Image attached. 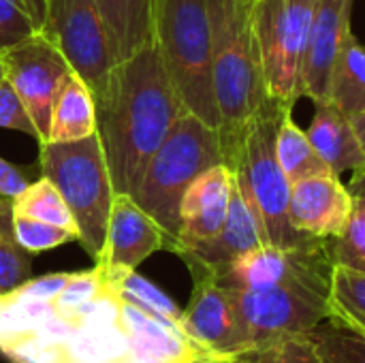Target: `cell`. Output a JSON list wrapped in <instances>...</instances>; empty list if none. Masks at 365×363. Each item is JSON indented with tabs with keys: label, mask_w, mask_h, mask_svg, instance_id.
<instances>
[{
	"label": "cell",
	"mask_w": 365,
	"mask_h": 363,
	"mask_svg": "<svg viewBox=\"0 0 365 363\" xmlns=\"http://www.w3.org/2000/svg\"><path fill=\"white\" fill-rule=\"evenodd\" d=\"M92 94L113 190L133 195L145 165L186 113L156 41L120 60Z\"/></svg>",
	"instance_id": "1"
},
{
	"label": "cell",
	"mask_w": 365,
	"mask_h": 363,
	"mask_svg": "<svg viewBox=\"0 0 365 363\" xmlns=\"http://www.w3.org/2000/svg\"><path fill=\"white\" fill-rule=\"evenodd\" d=\"M284 107L276 101L265 105L240 131L222 137L225 165L237 188L261 220L267 244L295 248L317 237H306L289 220L291 182L276 158V131Z\"/></svg>",
	"instance_id": "2"
},
{
	"label": "cell",
	"mask_w": 365,
	"mask_h": 363,
	"mask_svg": "<svg viewBox=\"0 0 365 363\" xmlns=\"http://www.w3.org/2000/svg\"><path fill=\"white\" fill-rule=\"evenodd\" d=\"M252 9L255 0H207L212 79L222 137L240 131L272 103Z\"/></svg>",
	"instance_id": "3"
},
{
	"label": "cell",
	"mask_w": 365,
	"mask_h": 363,
	"mask_svg": "<svg viewBox=\"0 0 365 363\" xmlns=\"http://www.w3.org/2000/svg\"><path fill=\"white\" fill-rule=\"evenodd\" d=\"M225 163L220 131L192 113H182L145 165L133 199L167 235L173 252L180 235V203L186 188L210 167Z\"/></svg>",
	"instance_id": "4"
},
{
	"label": "cell",
	"mask_w": 365,
	"mask_h": 363,
	"mask_svg": "<svg viewBox=\"0 0 365 363\" xmlns=\"http://www.w3.org/2000/svg\"><path fill=\"white\" fill-rule=\"evenodd\" d=\"M154 41L184 109L220 128L207 0H154Z\"/></svg>",
	"instance_id": "5"
},
{
	"label": "cell",
	"mask_w": 365,
	"mask_h": 363,
	"mask_svg": "<svg viewBox=\"0 0 365 363\" xmlns=\"http://www.w3.org/2000/svg\"><path fill=\"white\" fill-rule=\"evenodd\" d=\"M41 171L64 197L77 227V242L98 261L115 199L98 135L73 143H41Z\"/></svg>",
	"instance_id": "6"
},
{
	"label": "cell",
	"mask_w": 365,
	"mask_h": 363,
	"mask_svg": "<svg viewBox=\"0 0 365 363\" xmlns=\"http://www.w3.org/2000/svg\"><path fill=\"white\" fill-rule=\"evenodd\" d=\"M334 267L331 261H325L269 289H229L246 351L287 336L308 334L329 319Z\"/></svg>",
	"instance_id": "7"
},
{
	"label": "cell",
	"mask_w": 365,
	"mask_h": 363,
	"mask_svg": "<svg viewBox=\"0 0 365 363\" xmlns=\"http://www.w3.org/2000/svg\"><path fill=\"white\" fill-rule=\"evenodd\" d=\"M317 0H255V30L269 98L291 107L302 96V64Z\"/></svg>",
	"instance_id": "8"
},
{
	"label": "cell",
	"mask_w": 365,
	"mask_h": 363,
	"mask_svg": "<svg viewBox=\"0 0 365 363\" xmlns=\"http://www.w3.org/2000/svg\"><path fill=\"white\" fill-rule=\"evenodd\" d=\"M0 62L4 79L17 92L38 131V143H45L51 109L62 86L73 73V66L45 30L2 49Z\"/></svg>",
	"instance_id": "9"
},
{
	"label": "cell",
	"mask_w": 365,
	"mask_h": 363,
	"mask_svg": "<svg viewBox=\"0 0 365 363\" xmlns=\"http://www.w3.org/2000/svg\"><path fill=\"white\" fill-rule=\"evenodd\" d=\"M43 30L92 92L118 64L96 0H47Z\"/></svg>",
	"instance_id": "10"
},
{
	"label": "cell",
	"mask_w": 365,
	"mask_h": 363,
	"mask_svg": "<svg viewBox=\"0 0 365 363\" xmlns=\"http://www.w3.org/2000/svg\"><path fill=\"white\" fill-rule=\"evenodd\" d=\"M195 289L180 327L199 357H235L246 351L244 332L229 289L216 282L212 274L195 272Z\"/></svg>",
	"instance_id": "11"
},
{
	"label": "cell",
	"mask_w": 365,
	"mask_h": 363,
	"mask_svg": "<svg viewBox=\"0 0 365 363\" xmlns=\"http://www.w3.org/2000/svg\"><path fill=\"white\" fill-rule=\"evenodd\" d=\"M158 250H167V235L160 225L139 208L133 195H115L105 248L96 261L103 270V278L107 280L133 272Z\"/></svg>",
	"instance_id": "12"
},
{
	"label": "cell",
	"mask_w": 365,
	"mask_h": 363,
	"mask_svg": "<svg viewBox=\"0 0 365 363\" xmlns=\"http://www.w3.org/2000/svg\"><path fill=\"white\" fill-rule=\"evenodd\" d=\"M355 197L336 173H321L291 186L289 220L306 237L334 240L342 233Z\"/></svg>",
	"instance_id": "13"
},
{
	"label": "cell",
	"mask_w": 365,
	"mask_h": 363,
	"mask_svg": "<svg viewBox=\"0 0 365 363\" xmlns=\"http://www.w3.org/2000/svg\"><path fill=\"white\" fill-rule=\"evenodd\" d=\"M353 0H317L302 64V96L329 103V79L351 28Z\"/></svg>",
	"instance_id": "14"
},
{
	"label": "cell",
	"mask_w": 365,
	"mask_h": 363,
	"mask_svg": "<svg viewBox=\"0 0 365 363\" xmlns=\"http://www.w3.org/2000/svg\"><path fill=\"white\" fill-rule=\"evenodd\" d=\"M233 173L220 163L203 171L184 193L180 203V235L173 252H182L214 237L229 214Z\"/></svg>",
	"instance_id": "15"
},
{
	"label": "cell",
	"mask_w": 365,
	"mask_h": 363,
	"mask_svg": "<svg viewBox=\"0 0 365 363\" xmlns=\"http://www.w3.org/2000/svg\"><path fill=\"white\" fill-rule=\"evenodd\" d=\"M263 244H267V237L261 227V220L255 214V210L248 205V201L244 199L242 190L233 180L231 205L222 229L207 242H201L192 248L178 252V257L184 259V263L190 267V274L195 272L216 274L222 267H227L231 261H235L240 255L255 250Z\"/></svg>",
	"instance_id": "16"
},
{
	"label": "cell",
	"mask_w": 365,
	"mask_h": 363,
	"mask_svg": "<svg viewBox=\"0 0 365 363\" xmlns=\"http://www.w3.org/2000/svg\"><path fill=\"white\" fill-rule=\"evenodd\" d=\"M115 325L124 336L128 351L141 362L190 363L199 357L197 349L178 325L160 321L118 297Z\"/></svg>",
	"instance_id": "17"
},
{
	"label": "cell",
	"mask_w": 365,
	"mask_h": 363,
	"mask_svg": "<svg viewBox=\"0 0 365 363\" xmlns=\"http://www.w3.org/2000/svg\"><path fill=\"white\" fill-rule=\"evenodd\" d=\"M306 135L331 173L342 175L344 171L365 167V150L355 126L334 103H317V111Z\"/></svg>",
	"instance_id": "18"
},
{
	"label": "cell",
	"mask_w": 365,
	"mask_h": 363,
	"mask_svg": "<svg viewBox=\"0 0 365 363\" xmlns=\"http://www.w3.org/2000/svg\"><path fill=\"white\" fill-rule=\"evenodd\" d=\"M115 60L154 41V0H96Z\"/></svg>",
	"instance_id": "19"
},
{
	"label": "cell",
	"mask_w": 365,
	"mask_h": 363,
	"mask_svg": "<svg viewBox=\"0 0 365 363\" xmlns=\"http://www.w3.org/2000/svg\"><path fill=\"white\" fill-rule=\"evenodd\" d=\"M96 133V105L90 86L73 71L49 118L45 143H73ZM41 145V143H38Z\"/></svg>",
	"instance_id": "20"
},
{
	"label": "cell",
	"mask_w": 365,
	"mask_h": 363,
	"mask_svg": "<svg viewBox=\"0 0 365 363\" xmlns=\"http://www.w3.org/2000/svg\"><path fill=\"white\" fill-rule=\"evenodd\" d=\"M329 103L351 120L365 109V43L346 34L329 79Z\"/></svg>",
	"instance_id": "21"
},
{
	"label": "cell",
	"mask_w": 365,
	"mask_h": 363,
	"mask_svg": "<svg viewBox=\"0 0 365 363\" xmlns=\"http://www.w3.org/2000/svg\"><path fill=\"white\" fill-rule=\"evenodd\" d=\"M276 158L284 175L289 178L291 186L310 175L331 173L325 160L317 154L306 131H302L295 124L291 109H284L276 131Z\"/></svg>",
	"instance_id": "22"
},
{
	"label": "cell",
	"mask_w": 365,
	"mask_h": 363,
	"mask_svg": "<svg viewBox=\"0 0 365 363\" xmlns=\"http://www.w3.org/2000/svg\"><path fill=\"white\" fill-rule=\"evenodd\" d=\"M105 285L118 300H124L130 306L180 327L182 310L178 308V304L167 293H163L156 285H152L148 278L137 274V270L124 272L115 278H107Z\"/></svg>",
	"instance_id": "23"
},
{
	"label": "cell",
	"mask_w": 365,
	"mask_h": 363,
	"mask_svg": "<svg viewBox=\"0 0 365 363\" xmlns=\"http://www.w3.org/2000/svg\"><path fill=\"white\" fill-rule=\"evenodd\" d=\"M317 344L321 363H365V334L329 317L308 332Z\"/></svg>",
	"instance_id": "24"
},
{
	"label": "cell",
	"mask_w": 365,
	"mask_h": 363,
	"mask_svg": "<svg viewBox=\"0 0 365 363\" xmlns=\"http://www.w3.org/2000/svg\"><path fill=\"white\" fill-rule=\"evenodd\" d=\"M13 214L36 218L43 223H51V225H60V227L77 231L73 214H71L64 197L60 195L56 184L49 182L47 178H41V180L28 184L13 199Z\"/></svg>",
	"instance_id": "25"
},
{
	"label": "cell",
	"mask_w": 365,
	"mask_h": 363,
	"mask_svg": "<svg viewBox=\"0 0 365 363\" xmlns=\"http://www.w3.org/2000/svg\"><path fill=\"white\" fill-rule=\"evenodd\" d=\"M32 255L26 252L13 229V199L0 197V295L30 280Z\"/></svg>",
	"instance_id": "26"
},
{
	"label": "cell",
	"mask_w": 365,
	"mask_h": 363,
	"mask_svg": "<svg viewBox=\"0 0 365 363\" xmlns=\"http://www.w3.org/2000/svg\"><path fill=\"white\" fill-rule=\"evenodd\" d=\"M105 293H107V285L103 278V270L98 265L88 272H75L66 282V287L51 302L56 321L73 325L75 317L88 306H92L94 302H98Z\"/></svg>",
	"instance_id": "27"
},
{
	"label": "cell",
	"mask_w": 365,
	"mask_h": 363,
	"mask_svg": "<svg viewBox=\"0 0 365 363\" xmlns=\"http://www.w3.org/2000/svg\"><path fill=\"white\" fill-rule=\"evenodd\" d=\"M331 317L365 334V274L338 265L334 267Z\"/></svg>",
	"instance_id": "28"
},
{
	"label": "cell",
	"mask_w": 365,
	"mask_h": 363,
	"mask_svg": "<svg viewBox=\"0 0 365 363\" xmlns=\"http://www.w3.org/2000/svg\"><path fill=\"white\" fill-rule=\"evenodd\" d=\"M331 259L338 267L365 274V197H355L342 233L331 240Z\"/></svg>",
	"instance_id": "29"
},
{
	"label": "cell",
	"mask_w": 365,
	"mask_h": 363,
	"mask_svg": "<svg viewBox=\"0 0 365 363\" xmlns=\"http://www.w3.org/2000/svg\"><path fill=\"white\" fill-rule=\"evenodd\" d=\"M231 359L235 363H321L317 344L312 342L308 334L287 336V338L255 347Z\"/></svg>",
	"instance_id": "30"
},
{
	"label": "cell",
	"mask_w": 365,
	"mask_h": 363,
	"mask_svg": "<svg viewBox=\"0 0 365 363\" xmlns=\"http://www.w3.org/2000/svg\"><path fill=\"white\" fill-rule=\"evenodd\" d=\"M13 229H15V237L19 246L30 255H38L51 248L64 246L68 242H77L75 229H66V227L43 223V220L28 218V216L13 214Z\"/></svg>",
	"instance_id": "31"
},
{
	"label": "cell",
	"mask_w": 365,
	"mask_h": 363,
	"mask_svg": "<svg viewBox=\"0 0 365 363\" xmlns=\"http://www.w3.org/2000/svg\"><path fill=\"white\" fill-rule=\"evenodd\" d=\"M41 30L26 0H0V51Z\"/></svg>",
	"instance_id": "32"
},
{
	"label": "cell",
	"mask_w": 365,
	"mask_h": 363,
	"mask_svg": "<svg viewBox=\"0 0 365 363\" xmlns=\"http://www.w3.org/2000/svg\"><path fill=\"white\" fill-rule=\"evenodd\" d=\"M0 128L17 131L38 141V131L26 105L21 103V98L17 96V92L11 88L6 79H0Z\"/></svg>",
	"instance_id": "33"
},
{
	"label": "cell",
	"mask_w": 365,
	"mask_h": 363,
	"mask_svg": "<svg viewBox=\"0 0 365 363\" xmlns=\"http://www.w3.org/2000/svg\"><path fill=\"white\" fill-rule=\"evenodd\" d=\"M73 274H47L41 278H30L15 291L0 295L9 302H24V304H51L56 295L66 287Z\"/></svg>",
	"instance_id": "34"
},
{
	"label": "cell",
	"mask_w": 365,
	"mask_h": 363,
	"mask_svg": "<svg viewBox=\"0 0 365 363\" xmlns=\"http://www.w3.org/2000/svg\"><path fill=\"white\" fill-rule=\"evenodd\" d=\"M30 182L26 180L24 171L0 156V197L15 199Z\"/></svg>",
	"instance_id": "35"
},
{
	"label": "cell",
	"mask_w": 365,
	"mask_h": 363,
	"mask_svg": "<svg viewBox=\"0 0 365 363\" xmlns=\"http://www.w3.org/2000/svg\"><path fill=\"white\" fill-rule=\"evenodd\" d=\"M349 190L353 193V197H365V167L355 171V175L349 184Z\"/></svg>",
	"instance_id": "36"
},
{
	"label": "cell",
	"mask_w": 365,
	"mask_h": 363,
	"mask_svg": "<svg viewBox=\"0 0 365 363\" xmlns=\"http://www.w3.org/2000/svg\"><path fill=\"white\" fill-rule=\"evenodd\" d=\"M30 11L34 13L36 21L41 24V30H43V24H45V11H47V0H26Z\"/></svg>",
	"instance_id": "37"
},
{
	"label": "cell",
	"mask_w": 365,
	"mask_h": 363,
	"mask_svg": "<svg viewBox=\"0 0 365 363\" xmlns=\"http://www.w3.org/2000/svg\"><path fill=\"white\" fill-rule=\"evenodd\" d=\"M351 122H353L355 133H357V137H359V141H361V145H364V150H365V109L359 113V116H355Z\"/></svg>",
	"instance_id": "38"
},
{
	"label": "cell",
	"mask_w": 365,
	"mask_h": 363,
	"mask_svg": "<svg viewBox=\"0 0 365 363\" xmlns=\"http://www.w3.org/2000/svg\"><path fill=\"white\" fill-rule=\"evenodd\" d=\"M190 363H235L231 357H195Z\"/></svg>",
	"instance_id": "39"
},
{
	"label": "cell",
	"mask_w": 365,
	"mask_h": 363,
	"mask_svg": "<svg viewBox=\"0 0 365 363\" xmlns=\"http://www.w3.org/2000/svg\"><path fill=\"white\" fill-rule=\"evenodd\" d=\"M0 79H4V71H2V62H0Z\"/></svg>",
	"instance_id": "40"
}]
</instances>
